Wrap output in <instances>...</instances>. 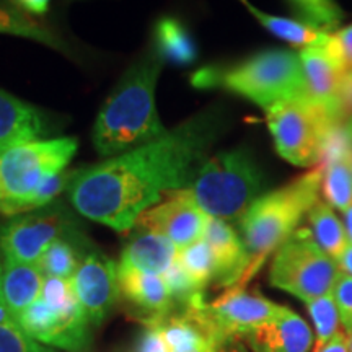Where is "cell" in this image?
I'll return each instance as SVG.
<instances>
[{
    "label": "cell",
    "mask_w": 352,
    "mask_h": 352,
    "mask_svg": "<svg viewBox=\"0 0 352 352\" xmlns=\"http://www.w3.org/2000/svg\"><path fill=\"white\" fill-rule=\"evenodd\" d=\"M329 47L340 59V63L344 65V69L352 72V23L331 34Z\"/></svg>",
    "instance_id": "31"
},
{
    "label": "cell",
    "mask_w": 352,
    "mask_h": 352,
    "mask_svg": "<svg viewBox=\"0 0 352 352\" xmlns=\"http://www.w3.org/2000/svg\"><path fill=\"white\" fill-rule=\"evenodd\" d=\"M239 2L252 13L259 25H263L271 34L283 39L284 43L290 44V46L307 50V47L327 46L329 39H331L333 33L324 32V30H321L311 23H307V21L271 15V13L263 12L261 8L253 6L250 0H239Z\"/></svg>",
    "instance_id": "21"
},
{
    "label": "cell",
    "mask_w": 352,
    "mask_h": 352,
    "mask_svg": "<svg viewBox=\"0 0 352 352\" xmlns=\"http://www.w3.org/2000/svg\"><path fill=\"white\" fill-rule=\"evenodd\" d=\"M338 266H340V271L344 272V274L352 277V245L344 250V253L341 254L340 259H338Z\"/></svg>",
    "instance_id": "37"
},
{
    "label": "cell",
    "mask_w": 352,
    "mask_h": 352,
    "mask_svg": "<svg viewBox=\"0 0 352 352\" xmlns=\"http://www.w3.org/2000/svg\"><path fill=\"white\" fill-rule=\"evenodd\" d=\"M153 50L160 54L164 63L189 65L197 59L195 39L182 21L164 16L153 28Z\"/></svg>",
    "instance_id": "22"
},
{
    "label": "cell",
    "mask_w": 352,
    "mask_h": 352,
    "mask_svg": "<svg viewBox=\"0 0 352 352\" xmlns=\"http://www.w3.org/2000/svg\"><path fill=\"white\" fill-rule=\"evenodd\" d=\"M2 292L7 305L15 314L16 318L36 298L41 296L44 276L36 264L16 263L2 254Z\"/></svg>",
    "instance_id": "20"
},
{
    "label": "cell",
    "mask_w": 352,
    "mask_h": 352,
    "mask_svg": "<svg viewBox=\"0 0 352 352\" xmlns=\"http://www.w3.org/2000/svg\"><path fill=\"white\" fill-rule=\"evenodd\" d=\"M176 263L188 272L199 287L204 290L215 279V259L210 246L204 239L178 250Z\"/></svg>",
    "instance_id": "27"
},
{
    "label": "cell",
    "mask_w": 352,
    "mask_h": 352,
    "mask_svg": "<svg viewBox=\"0 0 352 352\" xmlns=\"http://www.w3.org/2000/svg\"><path fill=\"white\" fill-rule=\"evenodd\" d=\"M118 280L120 292L139 311V318L145 324L165 318L173 311L175 302L164 276L120 266Z\"/></svg>",
    "instance_id": "15"
},
{
    "label": "cell",
    "mask_w": 352,
    "mask_h": 352,
    "mask_svg": "<svg viewBox=\"0 0 352 352\" xmlns=\"http://www.w3.org/2000/svg\"><path fill=\"white\" fill-rule=\"evenodd\" d=\"M16 6L30 15H44L50 8L51 0H15Z\"/></svg>",
    "instance_id": "34"
},
{
    "label": "cell",
    "mask_w": 352,
    "mask_h": 352,
    "mask_svg": "<svg viewBox=\"0 0 352 352\" xmlns=\"http://www.w3.org/2000/svg\"><path fill=\"white\" fill-rule=\"evenodd\" d=\"M0 352H56L33 340L7 305L0 284Z\"/></svg>",
    "instance_id": "26"
},
{
    "label": "cell",
    "mask_w": 352,
    "mask_h": 352,
    "mask_svg": "<svg viewBox=\"0 0 352 352\" xmlns=\"http://www.w3.org/2000/svg\"><path fill=\"white\" fill-rule=\"evenodd\" d=\"M298 56L305 76L308 98L323 108L338 124H341L344 121L342 87L347 74L344 65L334 56L329 43L327 46L300 50Z\"/></svg>",
    "instance_id": "14"
},
{
    "label": "cell",
    "mask_w": 352,
    "mask_h": 352,
    "mask_svg": "<svg viewBox=\"0 0 352 352\" xmlns=\"http://www.w3.org/2000/svg\"><path fill=\"white\" fill-rule=\"evenodd\" d=\"M315 324V346L311 352H318L340 331V311L331 294L305 303Z\"/></svg>",
    "instance_id": "28"
},
{
    "label": "cell",
    "mask_w": 352,
    "mask_h": 352,
    "mask_svg": "<svg viewBox=\"0 0 352 352\" xmlns=\"http://www.w3.org/2000/svg\"><path fill=\"white\" fill-rule=\"evenodd\" d=\"M196 88H220L250 100L264 111L284 101L308 96L298 52L267 50L239 64L209 65L195 72Z\"/></svg>",
    "instance_id": "4"
},
{
    "label": "cell",
    "mask_w": 352,
    "mask_h": 352,
    "mask_svg": "<svg viewBox=\"0 0 352 352\" xmlns=\"http://www.w3.org/2000/svg\"><path fill=\"white\" fill-rule=\"evenodd\" d=\"M342 131L346 134V140H347V162H349L351 171H352V118L346 120L344 124H342Z\"/></svg>",
    "instance_id": "38"
},
{
    "label": "cell",
    "mask_w": 352,
    "mask_h": 352,
    "mask_svg": "<svg viewBox=\"0 0 352 352\" xmlns=\"http://www.w3.org/2000/svg\"><path fill=\"white\" fill-rule=\"evenodd\" d=\"M331 296L340 311L341 324L346 334L352 331V277L341 272L334 284Z\"/></svg>",
    "instance_id": "30"
},
{
    "label": "cell",
    "mask_w": 352,
    "mask_h": 352,
    "mask_svg": "<svg viewBox=\"0 0 352 352\" xmlns=\"http://www.w3.org/2000/svg\"><path fill=\"white\" fill-rule=\"evenodd\" d=\"M21 328L41 344L67 352L90 347V321L78 302L72 279L44 277L41 296L19 315Z\"/></svg>",
    "instance_id": "7"
},
{
    "label": "cell",
    "mask_w": 352,
    "mask_h": 352,
    "mask_svg": "<svg viewBox=\"0 0 352 352\" xmlns=\"http://www.w3.org/2000/svg\"><path fill=\"white\" fill-rule=\"evenodd\" d=\"M223 127L220 109H204L152 142L70 171L69 199L83 217L131 230L168 192L189 186Z\"/></svg>",
    "instance_id": "1"
},
{
    "label": "cell",
    "mask_w": 352,
    "mask_h": 352,
    "mask_svg": "<svg viewBox=\"0 0 352 352\" xmlns=\"http://www.w3.org/2000/svg\"><path fill=\"white\" fill-rule=\"evenodd\" d=\"M314 338L307 321L285 307L274 318L246 333L243 341L253 352H308Z\"/></svg>",
    "instance_id": "16"
},
{
    "label": "cell",
    "mask_w": 352,
    "mask_h": 352,
    "mask_svg": "<svg viewBox=\"0 0 352 352\" xmlns=\"http://www.w3.org/2000/svg\"><path fill=\"white\" fill-rule=\"evenodd\" d=\"M204 240L214 253L215 283L227 289L240 287L250 270V256L239 233L226 220L210 217Z\"/></svg>",
    "instance_id": "17"
},
{
    "label": "cell",
    "mask_w": 352,
    "mask_h": 352,
    "mask_svg": "<svg viewBox=\"0 0 352 352\" xmlns=\"http://www.w3.org/2000/svg\"><path fill=\"white\" fill-rule=\"evenodd\" d=\"M342 215H344V220H342V223H344L347 239H349V243L352 245V204L344 210V212H342Z\"/></svg>",
    "instance_id": "39"
},
{
    "label": "cell",
    "mask_w": 352,
    "mask_h": 352,
    "mask_svg": "<svg viewBox=\"0 0 352 352\" xmlns=\"http://www.w3.org/2000/svg\"><path fill=\"white\" fill-rule=\"evenodd\" d=\"M72 235H76L72 217L63 208H43L13 217L0 227V252L16 263L38 264L54 241Z\"/></svg>",
    "instance_id": "10"
},
{
    "label": "cell",
    "mask_w": 352,
    "mask_h": 352,
    "mask_svg": "<svg viewBox=\"0 0 352 352\" xmlns=\"http://www.w3.org/2000/svg\"><path fill=\"white\" fill-rule=\"evenodd\" d=\"M342 116L344 120L352 118V72L347 70L344 78V87H342Z\"/></svg>",
    "instance_id": "35"
},
{
    "label": "cell",
    "mask_w": 352,
    "mask_h": 352,
    "mask_svg": "<svg viewBox=\"0 0 352 352\" xmlns=\"http://www.w3.org/2000/svg\"><path fill=\"white\" fill-rule=\"evenodd\" d=\"M77 147L76 138H56L34 140L2 153L0 212L8 217L20 215L21 206L47 178L65 171Z\"/></svg>",
    "instance_id": "6"
},
{
    "label": "cell",
    "mask_w": 352,
    "mask_h": 352,
    "mask_svg": "<svg viewBox=\"0 0 352 352\" xmlns=\"http://www.w3.org/2000/svg\"><path fill=\"white\" fill-rule=\"evenodd\" d=\"M307 217L316 243L320 245V248L328 256L338 261L341 254L344 253V250L349 246V239H347L342 220L338 217L334 209L327 201L321 199L315 202V206L307 214Z\"/></svg>",
    "instance_id": "24"
},
{
    "label": "cell",
    "mask_w": 352,
    "mask_h": 352,
    "mask_svg": "<svg viewBox=\"0 0 352 352\" xmlns=\"http://www.w3.org/2000/svg\"><path fill=\"white\" fill-rule=\"evenodd\" d=\"M318 352H349V347H347L346 331H341L340 329V331L336 333V336H334L333 340Z\"/></svg>",
    "instance_id": "36"
},
{
    "label": "cell",
    "mask_w": 352,
    "mask_h": 352,
    "mask_svg": "<svg viewBox=\"0 0 352 352\" xmlns=\"http://www.w3.org/2000/svg\"><path fill=\"white\" fill-rule=\"evenodd\" d=\"M145 327H147V329L142 334L138 352H168L164 338H162L155 324H145Z\"/></svg>",
    "instance_id": "32"
},
{
    "label": "cell",
    "mask_w": 352,
    "mask_h": 352,
    "mask_svg": "<svg viewBox=\"0 0 352 352\" xmlns=\"http://www.w3.org/2000/svg\"><path fill=\"white\" fill-rule=\"evenodd\" d=\"M264 186L266 178L252 153L235 148L206 158L186 189L209 217L227 222L243 217Z\"/></svg>",
    "instance_id": "5"
},
{
    "label": "cell",
    "mask_w": 352,
    "mask_h": 352,
    "mask_svg": "<svg viewBox=\"0 0 352 352\" xmlns=\"http://www.w3.org/2000/svg\"><path fill=\"white\" fill-rule=\"evenodd\" d=\"M210 349H212V346L202 347V349H197V351H192V352H210Z\"/></svg>",
    "instance_id": "41"
},
{
    "label": "cell",
    "mask_w": 352,
    "mask_h": 352,
    "mask_svg": "<svg viewBox=\"0 0 352 352\" xmlns=\"http://www.w3.org/2000/svg\"><path fill=\"white\" fill-rule=\"evenodd\" d=\"M266 122L277 153L296 166L318 165L338 126L308 96L284 101L266 109Z\"/></svg>",
    "instance_id": "8"
},
{
    "label": "cell",
    "mask_w": 352,
    "mask_h": 352,
    "mask_svg": "<svg viewBox=\"0 0 352 352\" xmlns=\"http://www.w3.org/2000/svg\"><path fill=\"white\" fill-rule=\"evenodd\" d=\"M72 239L74 235L57 240L44 252L36 264L44 277L72 279L83 254H85L82 253V250L78 248L76 241H72Z\"/></svg>",
    "instance_id": "25"
},
{
    "label": "cell",
    "mask_w": 352,
    "mask_h": 352,
    "mask_svg": "<svg viewBox=\"0 0 352 352\" xmlns=\"http://www.w3.org/2000/svg\"><path fill=\"white\" fill-rule=\"evenodd\" d=\"M210 352H250L243 342V338L228 336L215 342Z\"/></svg>",
    "instance_id": "33"
},
{
    "label": "cell",
    "mask_w": 352,
    "mask_h": 352,
    "mask_svg": "<svg viewBox=\"0 0 352 352\" xmlns=\"http://www.w3.org/2000/svg\"><path fill=\"white\" fill-rule=\"evenodd\" d=\"M209 219L188 189L183 188L168 192L165 199L140 214L135 226L166 236L176 248L182 250L204 239Z\"/></svg>",
    "instance_id": "12"
},
{
    "label": "cell",
    "mask_w": 352,
    "mask_h": 352,
    "mask_svg": "<svg viewBox=\"0 0 352 352\" xmlns=\"http://www.w3.org/2000/svg\"><path fill=\"white\" fill-rule=\"evenodd\" d=\"M340 266L314 239L310 228H297L279 246L271 264L270 283L303 303L333 292Z\"/></svg>",
    "instance_id": "9"
},
{
    "label": "cell",
    "mask_w": 352,
    "mask_h": 352,
    "mask_svg": "<svg viewBox=\"0 0 352 352\" xmlns=\"http://www.w3.org/2000/svg\"><path fill=\"white\" fill-rule=\"evenodd\" d=\"M323 168L315 166L305 175L259 196L240 219L241 240L250 256V270L243 284L259 271L266 258L298 228L300 220L320 199Z\"/></svg>",
    "instance_id": "3"
},
{
    "label": "cell",
    "mask_w": 352,
    "mask_h": 352,
    "mask_svg": "<svg viewBox=\"0 0 352 352\" xmlns=\"http://www.w3.org/2000/svg\"><path fill=\"white\" fill-rule=\"evenodd\" d=\"M50 132L47 118L36 107L0 90V155Z\"/></svg>",
    "instance_id": "18"
},
{
    "label": "cell",
    "mask_w": 352,
    "mask_h": 352,
    "mask_svg": "<svg viewBox=\"0 0 352 352\" xmlns=\"http://www.w3.org/2000/svg\"><path fill=\"white\" fill-rule=\"evenodd\" d=\"M0 34L32 39L64 54L70 52L67 43L59 34L47 28L46 25L39 23L33 19V15L21 10L20 7L8 6V3H0Z\"/></svg>",
    "instance_id": "23"
},
{
    "label": "cell",
    "mask_w": 352,
    "mask_h": 352,
    "mask_svg": "<svg viewBox=\"0 0 352 352\" xmlns=\"http://www.w3.org/2000/svg\"><path fill=\"white\" fill-rule=\"evenodd\" d=\"M347 336V347H349V352H352V331L346 334Z\"/></svg>",
    "instance_id": "40"
},
{
    "label": "cell",
    "mask_w": 352,
    "mask_h": 352,
    "mask_svg": "<svg viewBox=\"0 0 352 352\" xmlns=\"http://www.w3.org/2000/svg\"><path fill=\"white\" fill-rule=\"evenodd\" d=\"M72 285L88 321L98 327L120 296L116 264L107 254L88 252L72 277Z\"/></svg>",
    "instance_id": "13"
},
{
    "label": "cell",
    "mask_w": 352,
    "mask_h": 352,
    "mask_svg": "<svg viewBox=\"0 0 352 352\" xmlns=\"http://www.w3.org/2000/svg\"><path fill=\"white\" fill-rule=\"evenodd\" d=\"M195 308L202 324L217 342L228 336L243 338L264 321L279 315L285 307L267 300L258 292L232 287L214 302Z\"/></svg>",
    "instance_id": "11"
},
{
    "label": "cell",
    "mask_w": 352,
    "mask_h": 352,
    "mask_svg": "<svg viewBox=\"0 0 352 352\" xmlns=\"http://www.w3.org/2000/svg\"><path fill=\"white\" fill-rule=\"evenodd\" d=\"M178 248L164 235L140 228L127 241L121 253L120 266L164 276L173 266Z\"/></svg>",
    "instance_id": "19"
},
{
    "label": "cell",
    "mask_w": 352,
    "mask_h": 352,
    "mask_svg": "<svg viewBox=\"0 0 352 352\" xmlns=\"http://www.w3.org/2000/svg\"><path fill=\"white\" fill-rule=\"evenodd\" d=\"M297 12L303 16V21L311 23L328 33L338 32L344 13L334 0H289Z\"/></svg>",
    "instance_id": "29"
},
{
    "label": "cell",
    "mask_w": 352,
    "mask_h": 352,
    "mask_svg": "<svg viewBox=\"0 0 352 352\" xmlns=\"http://www.w3.org/2000/svg\"><path fill=\"white\" fill-rule=\"evenodd\" d=\"M164 59L153 50L135 60L101 107L91 140L101 157L120 155L165 134L155 91Z\"/></svg>",
    "instance_id": "2"
}]
</instances>
